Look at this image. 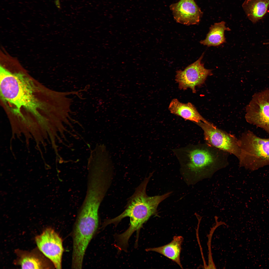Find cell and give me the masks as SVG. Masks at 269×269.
<instances>
[{
    "label": "cell",
    "instance_id": "3",
    "mask_svg": "<svg viewBox=\"0 0 269 269\" xmlns=\"http://www.w3.org/2000/svg\"><path fill=\"white\" fill-rule=\"evenodd\" d=\"M0 88L2 99L20 114L24 108L35 117L39 123L45 120L39 112L41 104L35 95V86L32 80L24 74L13 73L0 67Z\"/></svg>",
    "mask_w": 269,
    "mask_h": 269
},
{
    "label": "cell",
    "instance_id": "15",
    "mask_svg": "<svg viewBox=\"0 0 269 269\" xmlns=\"http://www.w3.org/2000/svg\"><path fill=\"white\" fill-rule=\"evenodd\" d=\"M264 44L265 45L269 44V41L268 42L264 43Z\"/></svg>",
    "mask_w": 269,
    "mask_h": 269
},
{
    "label": "cell",
    "instance_id": "1",
    "mask_svg": "<svg viewBox=\"0 0 269 269\" xmlns=\"http://www.w3.org/2000/svg\"><path fill=\"white\" fill-rule=\"evenodd\" d=\"M172 151L179 162L181 175L189 185L211 177L228 164L229 153L205 143L190 144Z\"/></svg>",
    "mask_w": 269,
    "mask_h": 269
},
{
    "label": "cell",
    "instance_id": "8",
    "mask_svg": "<svg viewBox=\"0 0 269 269\" xmlns=\"http://www.w3.org/2000/svg\"><path fill=\"white\" fill-rule=\"evenodd\" d=\"M39 250L52 262L55 268H62L64 249L62 239L53 229L48 228L35 237Z\"/></svg>",
    "mask_w": 269,
    "mask_h": 269
},
{
    "label": "cell",
    "instance_id": "4",
    "mask_svg": "<svg viewBox=\"0 0 269 269\" xmlns=\"http://www.w3.org/2000/svg\"><path fill=\"white\" fill-rule=\"evenodd\" d=\"M238 139L240 167L254 171L269 165V138L260 137L248 130Z\"/></svg>",
    "mask_w": 269,
    "mask_h": 269
},
{
    "label": "cell",
    "instance_id": "12",
    "mask_svg": "<svg viewBox=\"0 0 269 269\" xmlns=\"http://www.w3.org/2000/svg\"><path fill=\"white\" fill-rule=\"evenodd\" d=\"M183 241V238L182 236H175L169 243L159 247L148 248L146 251L155 252L160 254L174 262L183 269L180 261V254Z\"/></svg>",
    "mask_w": 269,
    "mask_h": 269
},
{
    "label": "cell",
    "instance_id": "2",
    "mask_svg": "<svg viewBox=\"0 0 269 269\" xmlns=\"http://www.w3.org/2000/svg\"><path fill=\"white\" fill-rule=\"evenodd\" d=\"M152 174L153 173H150L136 188L128 200L126 208L123 212L113 218L106 220L105 222V226L111 224H116L125 217H129V227L120 235L121 239L125 242H128L132 234L139 230L151 216H158L157 208L159 204L171 193L170 192L161 195L151 197L147 195V186Z\"/></svg>",
    "mask_w": 269,
    "mask_h": 269
},
{
    "label": "cell",
    "instance_id": "9",
    "mask_svg": "<svg viewBox=\"0 0 269 269\" xmlns=\"http://www.w3.org/2000/svg\"><path fill=\"white\" fill-rule=\"evenodd\" d=\"M170 8L176 22L187 25L199 24L203 14L194 0H180Z\"/></svg>",
    "mask_w": 269,
    "mask_h": 269
},
{
    "label": "cell",
    "instance_id": "14",
    "mask_svg": "<svg viewBox=\"0 0 269 269\" xmlns=\"http://www.w3.org/2000/svg\"><path fill=\"white\" fill-rule=\"evenodd\" d=\"M209 29L205 39L200 41L201 44L208 47L217 46L225 42L224 32L231 30L225 26L224 21L215 23L211 25Z\"/></svg>",
    "mask_w": 269,
    "mask_h": 269
},
{
    "label": "cell",
    "instance_id": "13",
    "mask_svg": "<svg viewBox=\"0 0 269 269\" xmlns=\"http://www.w3.org/2000/svg\"><path fill=\"white\" fill-rule=\"evenodd\" d=\"M242 7L249 19L255 23L266 13L269 7V0H246Z\"/></svg>",
    "mask_w": 269,
    "mask_h": 269
},
{
    "label": "cell",
    "instance_id": "10",
    "mask_svg": "<svg viewBox=\"0 0 269 269\" xmlns=\"http://www.w3.org/2000/svg\"><path fill=\"white\" fill-rule=\"evenodd\" d=\"M168 109L171 113L195 124L200 122L208 124L211 123L202 117L195 106L190 102L183 103L178 99L174 98L170 103Z\"/></svg>",
    "mask_w": 269,
    "mask_h": 269
},
{
    "label": "cell",
    "instance_id": "5",
    "mask_svg": "<svg viewBox=\"0 0 269 269\" xmlns=\"http://www.w3.org/2000/svg\"><path fill=\"white\" fill-rule=\"evenodd\" d=\"M196 124L203 130L205 143L232 154L239 159L240 154L239 139L218 129L211 123L208 124L200 122Z\"/></svg>",
    "mask_w": 269,
    "mask_h": 269
},
{
    "label": "cell",
    "instance_id": "7",
    "mask_svg": "<svg viewBox=\"0 0 269 269\" xmlns=\"http://www.w3.org/2000/svg\"><path fill=\"white\" fill-rule=\"evenodd\" d=\"M204 55V53L197 60L184 70L177 71L175 80L180 89L185 90L190 88L195 93L196 87L202 84L207 77L212 74V70L205 68L204 64L201 62Z\"/></svg>",
    "mask_w": 269,
    "mask_h": 269
},
{
    "label": "cell",
    "instance_id": "11",
    "mask_svg": "<svg viewBox=\"0 0 269 269\" xmlns=\"http://www.w3.org/2000/svg\"><path fill=\"white\" fill-rule=\"evenodd\" d=\"M17 258L16 263L22 269H46L50 266L46 258L41 254L20 250L16 251Z\"/></svg>",
    "mask_w": 269,
    "mask_h": 269
},
{
    "label": "cell",
    "instance_id": "6",
    "mask_svg": "<svg viewBox=\"0 0 269 269\" xmlns=\"http://www.w3.org/2000/svg\"><path fill=\"white\" fill-rule=\"evenodd\" d=\"M245 119L249 123L269 134V89L253 95L246 106Z\"/></svg>",
    "mask_w": 269,
    "mask_h": 269
}]
</instances>
